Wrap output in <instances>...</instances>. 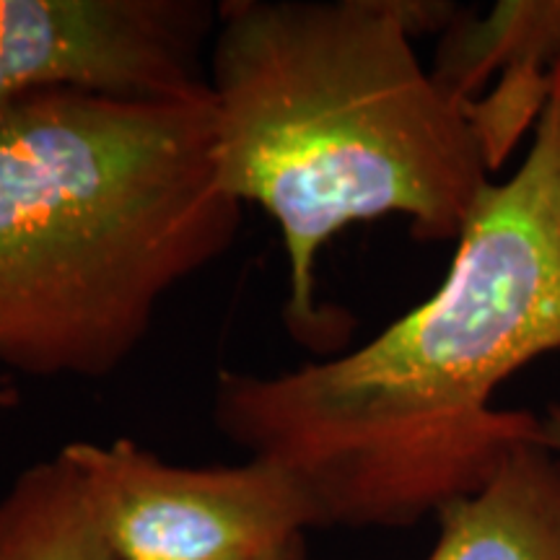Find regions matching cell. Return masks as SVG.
<instances>
[{"label":"cell","instance_id":"cell-1","mask_svg":"<svg viewBox=\"0 0 560 560\" xmlns=\"http://www.w3.org/2000/svg\"><path fill=\"white\" fill-rule=\"evenodd\" d=\"M558 348L560 58L529 153L480 195L439 289L335 359L221 371L213 423L289 472L317 527L405 529L542 441V418L493 408V397Z\"/></svg>","mask_w":560,"mask_h":560},{"label":"cell","instance_id":"cell-2","mask_svg":"<svg viewBox=\"0 0 560 560\" xmlns=\"http://www.w3.org/2000/svg\"><path fill=\"white\" fill-rule=\"evenodd\" d=\"M429 3L223 0L208 50L223 190L276 221L289 262L285 325L322 350L317 257L342 229L402 215L423 242H457L490 185V153L412 37Z\"/></svg>","mask_w":560,"mask_h":560},{"label":"cell","instance_id":"cell-3","mask_svg":"<svg viewBox=\"0 0 560 560\" xmlns=\"http://www.w3.org/2000/svg\"><path fill=\"white\" fill-rule=\"evenodd\" d=\"M242 229L208 100L47 89L0 107V363L102 380Z\"/></svg>","mask_w":560,"mask_h":560},{"label":"cell","instance_id":"cell-4","mask_svg":"<svg viewBox=\"0 0 560 560\" xmlns=\"http://www.w3.org/2000/svg\"><path fill=\"white\" fill-rule=\"evenodd\" d=\"M58 454L117 560L252 558L317 527L291 475L265 459L187 467L130 439L70 441Z\"/></svg>","mask_w":560,"mask_h":560},{"label":"cell","instance_id":"cell-5","mask_svg":"<svg viewBox=\"0 0 560 560\" xmlns=\"http://www.w3.org/2000/svg\"><path fill=\"white\" fill-rule=\"evenodd\" d=\"M215 11L206 0H0V107L47 89L208 100Z\"/></svg>","mask_w":560,"mask_h":560},{"label":"cell","instance_id":"cell-6","mask_svg":"<svg viewBox=\"0 0 560 560\" xmlns=\"http://www.w3.org/2000/svg\"><path fill=\"white\" fill-rule=\"evenodd\" d=\"M436 516L425 560H560V454L520 444L478 493Z\"/></svg>","mask_w":560,"mask_h":560},{"label":"cell","instance_id":"cell-7","mask_svg":"<svg viewBox=\"0 0 560 560\" xmlns=\"http://www.w3.org/2000/svg\"><path fill=\"white\" fill-rule=\"evenodd\" d=\"M0 560H117L60 454L26 467L0 495Z\"/></svg>","mask_w":560,"mask_h":560},{"label":"cell","instance_id":"cell-8","mask_svg":"<svg viewBox=\"0 0 560 560\" xmlns=\"http://www.w3.org/2000/svg\"><path fill=\"white\" fill-rule=\"evenodd\" d=\"M265 560H310V550H306V535L296 537V540L280 545L278 550H272Z\"/></svg>","mask_w":560,"mask_h":560},{"label":"cell","instance_id":"cell-9","mask_svg":"<svg viewBox=\"0 0 560 560\" xmlns=\"http://www.w3.org/2000/svg\"><path fill=\"white\" fill-rule=\"evenodd\" d=\"M550 444H552V450L560 454V418L556 420V425H552V431H550Z\"/></svg>","mask_w":560,"mask_h":560},{"label":"cell","instance_id":"cell-10","mask_svg":"<svg viewBox=\"0 0 560 560\" xmlns=\"http://www.w3.org/2000/svg\"><path fill=\"white\" fill-rule=\"evenodd\" d=\"M11 405H13V395L5 387H0V410L11 408Z\"/></svg>","mask_w":560,"mask_h":560},{"label":"cell","instance_id":"cell-11","mask_svg":"<svg viewBox=\"0 0 560 560\" xmlns=\"http://www.w3.org/2000/svg\"><path fill=\"white\" fill-rule=\"evenodd\" d=\"M278 550V548H276ZM272 552V550H270ZM270 552H265V556H252V558H229V560H265L270 556Z\"/></svg>","mask_w":560,"mask_h":560}]
</instances>
